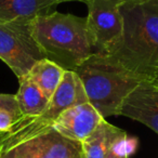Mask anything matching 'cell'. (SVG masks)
<instances>
[{
    "instance_id": "cell-1",
    "label": "cell",
    "mask_w": 158,
    "mask_h": 158,
    "mask_svg": "<svg viewBox=\"0 0 158 158\" xmlns=\"http://www.w3.org/2000/svg\"><path fill=\"white\" fill-rule=\"evenodd\" d=\"M123 40L110 57L148 81L158 72V0L125 1Z\"/></svg>"
},
{
    "instance_id": "cell-2",
    "label": "cell",
    "mask_w": 158,
    "mask_h": 158,
    "mask_svg": "<svg viewBox=\"0 0 158 158\" xmlns=\"http://www.w3.org/2000/svg\"><path fill=\"white\" fill-rule=\"evenodd\" d=\"M31 31L44 57L64 70L75 72L97 53L86 18L54 11L31 21Z\"/></svg>"
},
{
    "instance_id": "cell-3",
    "label": "cell",
    "mask_w": 158,
    "mask_h": 158,
    "mask_svg": "<svg viewBox=\"0 0 158 158\" xmlns=\"http://www.w3.org/2000/svg\"><path fill=\"white\" fill-rule=\"evenodd\" d=\"M75 72L81 80L88 102L104 119L118 116L123 100L144 81L110 56L98 53Z\"/></svg>"
},
{
    "instance_id": "cell-4",
    "label": "cell",
    "mask_w": 158,
    "mask_h": 158,
    "mask_svg": "<svg viewBox=\"0 0 158 158\" xmlns=\"http://www.w3.org/2000/svg\"><path fill=\"white\" fill-rule=\"evenodd\" d=\"M81 143L60 134L53 126L36 127L21 117L2 132L0 158H82Z\"/></svg>"
},
{
    "instance_id": "cell-5",
    "label": "cell",
    "mask_w": 158,
    "mask_h": 158,
    "mask_svg": "<svg viewBox=\"0 0 158 158\" xmlns=\"http://www.w3.org/2000/svg\"><path fill=\"white\" fill-rule=\"evenodd\" d=\"M125 0H88L87 26L95 52L101 55L114 54L123 35L121 6Z\"/></svg>"
},
{
    "instance_id": "cell-6",
    "label": "cell",
    "mask_w": 158,
    "mask_h": 158,
    "mask_svg": "<svg viewBox=\"0 0 158 158\" xmlns=\"http://www.w3.org/2000/svg\"><path fill=\"white\" fill-rule=\"evenodd\" d=\"M44 59V53L31 35V24L0 23V60L18 78L26 76Z\"/></svg>"
},
{
    "instance_id": "cell-7",
    "label": "cell",
    "mask_w": 158,
    "mask_h": 158,
    "mask_svg": "<svg viewBox=\"0 0 158 158\" xmlns=\"http://www.w3.org/2000/svg\"><path fill=\"white\" fill-rule=\"evenodd\" d=\"M87 102L88 98L77 73L66 70L61 84L49 101L46 110L38 117H22V118L29 125L36 127H49L53 126L54 121L66 110Z\"/></svg>"
},
{
    "instance_id": "cell-8",
    "label": "cell",
    "mask_w": 158,
    "mask_h": 158,
    "mask_svg": "<svg viewBox=\"0 0 158 158\" xmlns=\"http://www.w3.org/2000/svg\"><path fill=\"white\" fill-rule=\"evenodd\" d=\"M119 115L140 121L158 133V88L151 82H140L123 102Z\"/></svg>"
},
{
    "instance_id": "cell-9",
    "label": "cell",
    "mask_w": 158,
    "mask_h": 158,
    "mask_svg": "<svg viewBox=\"0 0 158 158\" xmlns=\"http://www.w3.org/2000/svg\"><path fill=\"white\" fill-rule=\"evenodd\" d=\"M100 113L89 102L66 110L54 121L53 128L66 139L81 143L103 120Z\"/></svg>"
},
{
    "instance_id": "cell-10",
    "label": "cell",
    "mask_w": 158,
    "mask_h": 158,
    "mask_svg": "<svg viewBox=\"0 0 158 158\" xmlns=\"http://www.w3.org/2000/svg\"><path fill=\"white\" fill-rule=\"evenodd\" d=\"M53 0H0V23L31 24L40 15L54 12Z\"/></svg>"
},
{
    "instance_id": "cell-11",
    "label": "cell",
    "mask_w": 158,
    "mask_h": 158,
    "mask_svg": "<svg viewBox=\"0 0 158 158\" xmlns=\"http://www.w3.org/2000/svg\"><path fill=\"white\" fill-rule=\"evenodd\" d=\"M126 135L127 133L123 130L103 119L94 131L81 142L84 156L86 158H106L114 145Z\"/></svg>"
},
{
    "instance_id": "cell-12",
    "label": "cell",
    "mask_w": 158,
    "mask_h": 158,
    "mask_svg": "<svg viewBox=\"0 0 158 158\" xmlns=\"http://www.w3.org/2000/svg\"><path fill=\"white\" fill-rule=\"evenodd\" d=\"M19 90L15 95L22 117H38L46 110L50 100L42 93L28 76L19 78Z\"/></svg>"
},
{
    "instance_id": "cell-13",
    "label": "cell",
    "mask_w": 158,
    "mask_h": 158,
    "mask_svg": "<svg viewBox=\"0 0 158 158\" xmlns=\"http://www.w3.org/2000/svg\"><path fill=\"white\" fill-rule=\"evenodd\" d=\"M66 70L50 60H40L31 67L27 76L37 85L49 100L61 84Z\"/></svg>"
},
{
    "instance_id": "cell-14",
    "label": "cell",
    "mask_w": 158,
    "mask_h": 158,
    "mask_svg": "<svg viewBox=\"0 0 158 158\" xmlns=\"http://www.w3.org/2000/svg\"><path fill=\"white\" fill-rule=\"evenodd\" d=\"M136 139H130L128 135L123 136L114 145L106 158H128L136 148Z\"/></svg>"
},
{
    "instance_id": "cell-15",
    "label": "cell",
    "mask_w": 158,
    "mask_h": 158,
    "mask_svg": "<svg viewBox=\"0 0 158 158\" xmlns=\"http://www.w3.org/2000/svg\"><path fill=\"white\" fill-rule=\"evenodd\" d=\"M0 108H2V110H9V112L13 113V114L16 115V116L22 117L20 110H19L15 95L14 94L0 93Z\"/></svg>"
},
{
    "instance_id": "cell-16",
    "label": "cell",
    "mask_w": 158,
    "mask_h": 158,
    "mask_svg": "<svg viewBox=\"0 0 158 158\" xmlns=\"http://www.w3.org/2000/svg\"><path fill=\"white\" fill-rule=\"evenodd\" d=\"M21 117L14 115L7 110L0 108V132H7Z\"/></svg>"
},
{
    "instance_id": "cell-17",
    "label": "cell",
    "mask_w": 158,
    "mask_h": 158,
    "mask_svg": "<svg viewBox=\"0 0 158 158\" xmlns=\"http://www.w3.org/2000/svg\"><path fill=\"white\" fill-rule=\"evenodd\" d=\"M148 82H151L152 85H154V86L158 88V72L155 73V75H154V76L148 80Z\"/></svg>"
},
{
    "instance_id": "cell-18",
    "label": "cell",
    "mask_w": 158,
    "mask_h": 158,
    "mask_svg": "<svg viewBox=\"0 0 158 158\" xmlns=\"http://www.w3.org/2000/svg\"><path fill=\"white\" fill-rule=\"evenodd\" d=\"M53 1H55V2L59 5V3H61V2H67V1H81V2L86 3L88 0H53Z\"/></svg>"
},
{
    "instance_id": "cell-19",
    "label": "cell",
    "mask_w": 158,
    "mask_h": 158,
    "mask_svg": "<svg viewBox=\"0 0 158 158\" xmlns=\"http://www.w3.org/2000/svg\"><path fill=\"white\" fill-rule=\"evenodd\" d=\"M125 1H143V0H125Z\"/></svg>"
},
{
    "instance_id": "cell-20",
    "label": "cell",
    "mask_w": 158,
    "mask_h": 158,
    "mask_svg": "<svg viewBox=\"0 0 158 158\" xmlns=\"http://www.w3.org/2000/svg\"><path fill=\"white\" fill-rule=\"evenodd\" d=\"M1 136H2V132H0V141H1Z\"/></svg>"
},
{
    "instance_id": "cell-21",
    "label": "cell",
    "mask_w": 158,
    "mask_h": 158,
    "mask_svg": "<svg viewBox=\"0 0 158 158\" xmlns=\"http://www.w3.org/2000/svg\"><path fill=\"white\" fill-rule=\"evenodd\" d=\"M82 158H86V157H85V156H82Z\"/></svg>"
}]
</instances>
